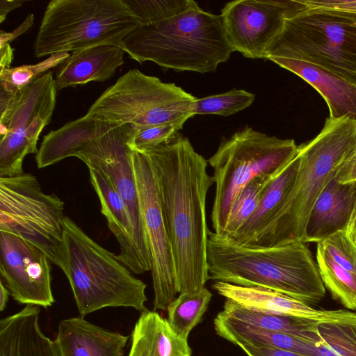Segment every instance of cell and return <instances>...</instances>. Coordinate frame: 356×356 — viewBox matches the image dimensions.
Here are the masks:
<instances>
[{
  "label": "cell",
  "instance_id": "obj_15",
  "mask_svg": "<svg viewBox=\"0 0 356 356\" xmlns=\"http://www.w3.org/2000/svg\"><path fill=\"white\" fill-rule=\"evenodd\" d=\"M212 288L226 299L251 310L321 323H356V312L317 309L283 293L259 286H243L216 281Z\"/></svg>",
  "mask_w": 356,
  "mask_h": 356
},
{
  "label": "cell",
  "instance_id": "obj_29",
  "mask_svg": "<svg viewBox=\"0 0 356 356\" xmlns=\"http://www.w3.org/2000/svg\"><path fill=\"white\" fill-rule=\"evenodd\" d=\"M280 170L272 175L257 177L243 188L231 208L222 233L219 235L230 238L240 229L252 214L264 191Z\"/></svg>",
  "mask_w": 356,
  "mask_h": 356
},
{
  "label": "cell",
  "instance_id": "obj_30",
  "mask_svg": "<svg viewBox=\"0 0 356 356\" xmlns=\"http://www.w3.org/2000/svg\"><path fill=\"white\" fill-rule=\"evenodd\" d=\"M70 54L59 52L48 56L45 60L34 65H23L0 70V88L8 92H17L51 68L58 66Z\"/></svg>",
  "mask_w": 356,
  "mask_h": 356
},
{
  "label": "cell",
  "instance_id": "obj_11",
  "mask_svg": "<svg viewBox=\"0 0 356 356\" xmlns=\"http://www.w3.org/2000/svg\"><path fill=\"white\" fill-rule=\"evenodd\" d=\"M134 129L129 124L115 127L83 147L74 157L81 160L88 169L101 172L124 200L131 220L136 247L151 271L132 150L129 147Z\"/></svg>",
  "mask_w": 356,
  "mask_h": 356
},
{
  "label": "cell",
  "instance_id": "obj_26",
  "mask_svg": "<svg viewBox=\"0 0 356 356\" xmlns=\"http://www.w3.org/2000/svg\"><path fill=\"white\" fill-rule=\"evenodd\" d=\"M219 313L232 321L259 329L293 334L307 339L319 347L321 346L317 322L251 310L229 299L226 300L223 310Z\"/></svg>",
  "mask_w": 356,
  "mask_h": 356
},
{
  "label": "cell",
  "instance_id": "obj_4",
  "mask_svg": "<svg viewBox=\"0 0 356 356\" xmlns=\"http://www.w3.org/2000/svg\"><path fill=\"white\" fill-rule=\"evenodd\" d=\"M356 151V120L328 117L319 134L298 145L295 181L268 226L245 247L305 243L308 219L318 197Z\"/></svg>",
  "mask_w": 356,
  "mask_h": 356
},
{
  "label": "cell",
  "instance_id": "obj_16",
  "mask_svg": "<svg viewBox=\"0 0 356 356\" xmlns=\"http://www.w3.org/2000/svg\"><path fill=\"white\" fill-rule=\"evenodd\" d=\"M57 90L49 71L19 90L11 107L0 114L1 136L8 134L37 146L33 120L39 115L51 119Z\"/></svg>",
  "mask_w": 356,
  "mask_h": 356
},
{
  "label": "cell",
  "instance_id": "obj_32",
  "mask_svg": "<svg viewBox=\"0 0 356 356\" xmlns=\"http://www.w3.org/2000/svg\"><path fill=\"white\" fill-rule=\"evenodd\" d=\"M318 332L332 356H356V323H321Z\"/></svg>",
  "mask_w": 356,
  "mask_h": 356
},
{
  "label": "cell",
  "instance_id": "obj_35",
  "mask_svg": "<svg viewBox=\"0 0 356 356\" xmlns=\"http://www.w3.org/2000/svg\"><path fill=\"white\" fill-rule=\"evenodd\" d=\"M307 8L342 17L356 26V0H300Z\"/></svg>",
  "mask_w": 356,
  "mask_h": 356
},
{
  "label": "cell",
  "instance_id": "obj_8",
  "mask_svg": "<svg viewBox=\"0 0 356 356\" xmlns=\"http://www.w3.org/2000/svg\"><path fill=\"white\" fill-rule=\"evenodd\" d=\"M196 97L173 83H164L137 69L130 70L95 101L88 117L116 124L143 127L172 124L181 129L193 117Z\"/></svg>",
  "mask_w": 356,
  "mask_h": 356
},
{
  "label": "cell",
  "instance_id": "obj_14",
  "mask_svg": "<svg viewBox=\"0 0 356 356\" xmlns=\"http://www.w3.org/2000/svg\"><path fill=\"white\" fill-rule=\"evenodd\" d=\"M51 270L50 260L42 250L14 234L0 232L1 280L15 301L51 306Z\"/></svg>",
  "mask_w": 356,
  "mask_h": 356
},
{
  "label": "cell",
  "instance_id": "obj_6",
  "mask_svg": "<svg viewBox=\"0 0 356 356\" xmlns=\"http://www.w3.org/2000/svg\"><path fill=\"white\" fill-rule=\"evenodd\" d=\"M139 24L124 0H52L45 8L34 54L40 58L99 45L121 47Z\"/></svg>",
  "mask_w": 356,
  "mask_h": 356
},
{
  "label": "cell",
  "instance_id": "obj_42",
  "mask_svg": "<svg viewBox=\"0 0 356 356\" xmlns=\"http://www.w3.org/2000/svg\"><path fill=\"white\" fill-rule=\"evenodd\" d=\"M346 232L348 236L356 244V212L347 227Z\"/></svg>",
  "mask_w": 356,
  "mask_h": 356
},
{
  "label": "cell",
  "instance_id": "obj_19",
  "mask_svg": "<svg viewBox=\"0 0 356 356\" xmlns=\"http://www.w3.org/2000/svg\"><path fill=\"white\" fill-rule=\"evenodd\" d=\"M128 339L82 317H72L60 322L54 342L58 356H124Z\"/></svg>",
  "mask_w": 356,
  "mask_h": 356
},
{
  "label": "cell",
  "instance_id": "obj_21",
  "mask_svg": "<svg viewBox=\"0 0 356 356\" xmlns=\"http://www.w3.org/2000/svg\"><path fill=\"white\" fill-rule=\"evenodd\" d=\"M124 54L120 47L113 45H99L72 53L56 67L57 89L110 79L124 63Z\"/></svg>",
  "mask_w": 356,
  "mask_h": 356
},
{
  "label": "cell",
  "instance_id": "obj_12",
  "mask_svg": "<svg viewBox=\"0 0 356 356\" xmlns=\"http://www.w3.org/2000/svg\"><path fill=\"white\" fill-rule=\"evenodd\" d=\"M142 216L151 259L154 309L165 310L178 293L171 243L156 172L148 156L132 151Z\"/></svg>",
  "mask_w": 356,
  "mask_h": 356
},
{
  "label": "cell",
  "instance_id": "obj_10",
  "mask_svg": "<svg viewBox=\"0 0 356 356\" xmlns=\"http://www.w3.org/2000/svg\"><path fill=\"white\" fill-rule=\"evenodd\" d=\"M65 217L64 202L54 193H45L32 173L0 177V232L34 245L54 264Z\"/></svg>",
  "mask_w": 356,
  "mask_h": 356
},
{
  "label": "cell",
  "instance_id": "obj_25",
  "mask_svg": "<svg viewBox=\"0 0 356 356\" xmlns=\"http://www.w3.org/2000/svg\"><path fill=\"white\" fill-rule=\"evenodd\" d=\"M298 165L297 151L269 183L250 217L228 240L245 246L268 226L295 181Z\"/></svg>",
  "mask_w": 356,
  "mask_h": 356
},
{
  "label": "cell",
  "instance_id": "obj_17",
  "mask_svg": "<svg viewBox=\"0 0 356 356\" xmlns=\"http://www.w3.org/2000/svg\"><path fill=\"white\" fill-rule=\"evenodd\" d=\"M90 183L101 205V212L120 246L119 260L135 274L150 271L136 247L127 207L108 179L99 171L88 169Z\"/></svg>",
  "mask_w": 356,
  "mask_h": 356
},
{
  "label": "cell",
  "instance_id": "obj_36",
  "mask_svg": "<svg viewBox=\"0 0 356 356\" xmlns=\"http://www.w3.org/2000/svg\"><path fill=\"white\" fill-rule=\"evenodd\" d=\"M239 346L247 356H306L284 349L266 346L252 345L246 343H239Z\"/></svg>",
  "mask_w": 356,
  "mask_h": 356
},
{
  "label": "cell",
  "instance_id": "obj_27",
  "mask_svg": "<svg viewBox=\"0 0 356 356\" xmlns=\"http://www.w3.org/2000/svg\"><path fill=\"white\" fill-rule=\"evenodd\" d=\"M211 296V293L204 286L179 293L169 304L168 321L179 337L188 340L191 331L200 322Z\"/></svg>",
  "mask_w": 356,
  "mask_h": 356
},
{
  "label": "cell",
  "instance_id": "obj_13",
  "mask_svg": "<svg viewBox=\"0 0 356 356\" xmlns=\"http://www.w3.org/2000/svg\"><path fill=\"white\" fill-rule=\"evenodd\" d=\"M305 8L300 0H236L226 3L220 15L233 51L256 59L264 58L285 20Z\"/></svg>",
  "mask_w": 356,
  "mask_h": 356
},
{
  "label": "cell",
  "instance_id": "obj_34",
  "mask_svg": "<svg viewBox=\"0 0 356 356\" xmlns=\"http://www.w3.org/2000/svg\"><path fill=\"white\" fill-rule=\"evenodd\" d=\"M181 129L172 124L136 127L129 140L132 151L141 152L172 139Z\"/></svg>",
  "mask_w": 356,
  "mask_h": 356
},
{
  "label": "cell",
  "instance_id": "obj_38",
  "mask_svg": "<svg viewBox=\"0 0 356 356\" xmlns=\"http://www.w3.org/2000/svg\"><path fill=\"white\" fill-rule=\"evenodd\" d=\"M34 15L32 13L28 15L24 21L12 32L1 31L0 47L10 44V42L24 33L33 24Z\"/></svg>",
  "mask_w": 356,
  "mask_h": 356
},
{
  "label": "cell",
  "instance_id": "obj_40",
  "mask_svg": "<svg viewBox=\"0 0 356 356\" xmlns=\"http://www.w3.org/2000/svg\"><path fill=\"white\" fill-rule=\"evenodd\" d=\"M13 50L10 44L0 47V70L10 68L13 57Z\"/></svg>",
  "mask_w": 356,
  "mask_h": 356
},
{
  "label": "cell",
  "instance_id": "obj_3",
  "mask_svg": "<svg viewBox=\"0 0 356 356\" xmlns=\"http://www.w3.org/2000/svg\"><path fill=\"white\" fill-rule=\"evenodd\" d=\"M209 280L277 291L308 305L325 295L317 263L306 243L270 248L245 247L209 231Z\"/></svg>",
  "mask_w": 356,
  "mask_h": 356
},
{
  "label": "cell",
  "instance_id": "obj_37",
  "mask_svg": "<svg viewBox=\"0 0 356 356\" xmlns=\"http://www.w3.org/2000/svg\"><path fill=\"white\" fill-rule=\"evenodd\" d=\"M336 178L341 184L356 183V151L338 170Z\"/></svg>",
  "mask_w": 356,
  "mask_h": 356
},
{
  "label": "cell",
  "instance_id": "obj_22",
  "mask_svg": "<svg viewBox=\"0 0 356 356\" xmlns=\"http://www.w3.org/2000/svg\"><path fill=\"white\" fill-rule=\"evenodd\" d=\"M40 307L26 305L0 321V356H58L39 325Z\"/></svg>",
  "mask_w": 356,
  "mask_h": 356
},
{
  "label": "cell",
  "instance_id": "obj_7",
  "mask_svg": "<svg viewBox=\"0 0 356 356\" xmlns=\"http://www.w3.org/2000/svg\"><path fill=\"white\" fill-rule=\"evenodd\" d=\"M297 151L293 139L268 136L248 126L222 139L207 160L216 184L211 215L214 232L222 233L235 200L252 179L277 172Z\"/></svg>",
  "mask_w": 356,
  "mask_h": 356
},
{
  "label": "cell",
  "instance_id": "obj_18",
  "mask_svg": "<svg viewBox=\"0 0 356 356\" xmlns=\"http://www.w3.org/2000/svg\"><path fill=\"white\" fill-rule=\"evenodd\" d=\"M356 212L355 184H341L335 177L316 201L307 224L305 243H318L340 230H346Z\"/></svg>",
  "mask_w": 356,
  "mask_h": 356
},
{
  "label": "cell",
  "instance_id": "obj_2",
  "mask_svg": "<svg viewBox=\"0 0 356 356\" xmlns=\"http://www.w3.org/2000/svg\"><path fill=\"white\" fill-rule=\"evenodd\" d=\"M140 24L121 48L139 63L199 73L215 72L233 52L222 17L193 0H124Z\"/></svg>",
  "mask_w": 356,
  "mask_h": 356
},
{
  "label": "cell",
  "instance_id": "obj_5",
  "mask_svg": "<svg viewBox=\"0 0 356 356\" xmlns=\"http://www.w3.org/2000/svg\"><path fill=\"white\" fill-rule=\"evenodd\" d=\"M56 265L67 277L82 316L104 307L146 309V284L67 216Z\"/></svg>",
  "mask_w": 356,
  "mask_h": 356
},
{
  "label": "cell",
  "instance_id": "obj_9",
  "mask_svg": "<svg viewBox=\"0 0 356 356\" xmlns=\"http://www.w3.org/2000/svg\"><path fill=\"white\" fill-rule=\"evenodd\" d=\"M273 57L314 64L356 83V26L339 16L305 7L285 20L264 58Z\"/></svg>",
  "mask_w": 356,
  "mask_h": 356
},
{
  "label": "cell",
  "instance_id": "obj_23",
  "mask_svg": "<svg viewBox=\"0 0 356 356\" xmlns=\"http://www.w3.org/2000/svg\"><path fill=\"white\" fill-rule=\"evenodd\" d=\"M115 127L118 125L85 115L51 131L43 137L36 153L38 168L52 165L66 158L74 156L83 147Z\"/></svg>",
  "mask_w": 356,
  "mask_h": 356
},
{
  "label": "cell",
  "instance_id": "obj_39",
  "mask_svg": "<svg viewBox=\"0 0 356 356\" xmlns=\"http://www.w3.org/2000/svg\"><path fill=\"white\" fill-rule=\"evenodd\" d=\"M25 2L24 0H0V23L3 22L10 11L22 6Z\"/></svg>",
  "mask_w": 356,
  "mask_h": 356
},
{
  "label": "cell",
  "instance_id": "obj_24",
  "mask_svg": "<svg viewBox=\"0 0 356 356\" xmlns=\"http://www.w3.org/2000/svg\"><path fill=\"white\" fill-rule=\"evenodd\" d=\"M188 340L179 337L168 319L143 310L131 332L128 356H191Z\"/></svg>",
  "mask_w": 356,
  "mask_h": 356
},
{
  "label": "cell",
  "instance_id": "obj_41",
  "mask_svg": "<svg viewBox=\"0 0 356 356\" xmlns=\"http://www.w3.org/2000/svg\"><path fill=\"white\" fill-rule=\"evenodd\" d=\"M10 292L3 282L0 280V311L2 312L6 307L8 301Z\"/></svg>",
  "mask_w": 356,
  "mask_h": 356
},
{
  "label": "cell",
  "instance_id": "obj_1",
  "mask_svg": "<svg viewBox=\"0 0 356 356\" xmlns=\"http://www.w3.org/2000/svg\"><path fill=\"white\" fill-rule=\"evenodd\" d=\"M141 152L148 156L156 172L178 293L199 290L209 280L206 199L214 181L207 172L208 161L179 133Z\"/></svg>",
  "mask_w": 356,
  "mask_h": 356
},
{
  "label": "cell",
  "instance_id": "obj_20",
  "mask_svg": "<svg viewBox=\"0 0 356 356\" xmlns=\"http://www.w3.org/2000/svg\"><path fill=\"white\" fill-rule=\"evenodd\" d=\"M268 60L297 74L315 88L325 101L330 118L356 120V83L307 62L282 57Z\"/></svg>",
  "mask_w": 356,
  "mask_h": 356
},
{
  "label": "cell",
  "instance_id": "obj_28",
  "mask_svg": "<svg viewBox=\"0 0 356 356\" xmlns=\"http://www.w3.org/2000/svg\"><path fill=\"white\" fill-rule=\"evenodd\" d=\"M316 257L325 288L343 307L356 310V275L337 264L318 244Z\"/></svg>",
  "mask_w": 356,
  "mask_h": 356
},
{
  "label": "cell",
  "instance_id": "obj_33",
  "mask_svg": "<svg viewBox=\"0 0 356 356\" xmlns=\"http://www.w3.org/2000/svg\"><path fill=\"white\" fill-rule=\"evenodd\" d=\"M317 244L341 267L356 275V244L346 229L338 231Z\"/></svg>",
  "mask_w": 356,
  "mask_h": 356
},
{
  "label": "cell",
  "instance_id": "obj_31",
  "mask_svg": "<svg viewBox=\"0 0 356 356\" xmlns=\"http://www.w3.org/2000/svg\"><path fill=\"white\" fill-rule=\"evenodd\" d=\"M255 95L244 90L234 88L224 93L196 99L192 114H215L227 117L249 107Z\"/></svg>",
  "mask_w": 356,
  "mask_h": 356
}]
</instances>
